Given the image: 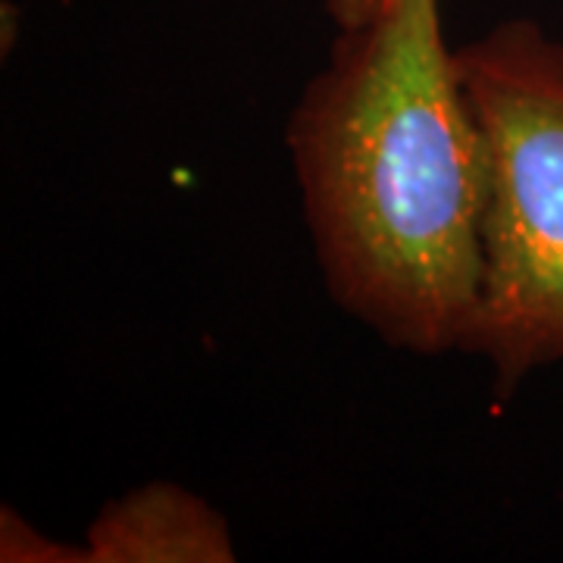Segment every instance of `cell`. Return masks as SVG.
Segmentation results:
<instances>
[{"label":"cell","mask_w":563,"mask_h":563,"mask_svg":"<svg viewBox=\"0 0 563 563\" xmlns=\"http://www.w3.org/2000/svg\"><path fill=\"white\" fill-rule=\"evenodd\" d=\"M288 144L339 303L407 351H466L488 176L439 0H379L342 25Z\"/></svg>","instance_id":"cell-1"},{"label":"cell","mask_w":563,"mask_h":563,"mask_svg":"<svg viewBox=\"0 0 563 563\" xmlns=\"http://www.w3.org/2000/svg\"><path fill=\"white\" fill-rule=\"evenodd\" d=\"M454 57L488 176L483 298L466 351L517 385L563 361V44L514 20Z\"/></svg>","instance_id":"cell-2"},{"label":"cell","mask_w":563,"mask_h":563,"mask_svg":"<svg viewBox=\"0 0 563 563\" xmlns=\"http://www.w3.org/2000/svg\"><path fill=\"white\" fill-rule=\"evenodd\" d=\"M81 561L225 563L235 561V548L210 504L176 485H147L95 520Z\"/></svg>","instance_id":"cell-3"},{"label":"cell","mask_w":563,"mask_h":563,"mask_svg":"<svg viewBox=\"0 0 563 563\" xmlns=\"http://www.w3.org/2000/svg\"><path fill=\"white\" fill-rule=\"evenodd\" d=\"M376 0H325V7H329V13H332V20L344 25V22L357 20L363 10H369Z\"/></svg>","instance_id":"cell-4"}]
</instances>
